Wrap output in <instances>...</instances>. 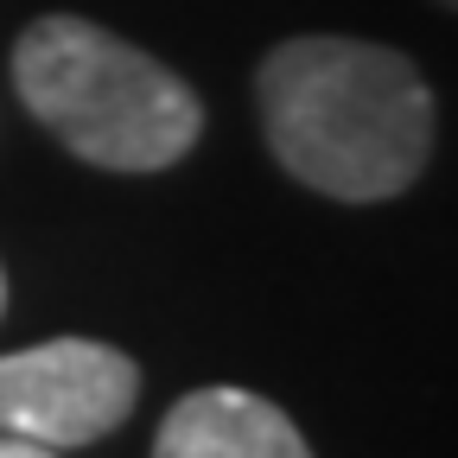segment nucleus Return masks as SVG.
<instances>
[{"label": "nucleus", "instance_id": "1", "mask_svg": "<svg viewBox=\"0 0 458 458\" xmlns=\"http://www.w3.org/2000/svg\"><path fill=\"white\" fill-rule=\"evenodd\" d=\"M255 108L267 153L337 204L401 198L433 159V89L394 45L286 38L255 71Z\"/></svg>", "mask_w": 458, "mask_h": 458}, {"label": "nucleus", "instance_id": "2", "mask_svg": "<svg viewBox=\"0 0 458 458\" xmlns=\"http://www.w3.org/2000/svg\"><path fill=\"white\" fill-rule=\"evenodd\" d=\"M13 89L77 159L102 172H165L204 134L198 89L83 13H45L20 32Z\"/></svg>", "mask_w": 458, "mask_h": 458}, {"label": "nucleus", "instance_id": "3", "mask_svg": "<svg viewBox=\"0 0 458 458\" xmlns=\"http://www.w3.org/2000/svg\"><path fill=\"white\" fill-rule=\"evenodd\" d=\"M140 363L102 337H45L0 357V433L77 452L134 414Z\"/></svg>", "mask_w": 458, "mask_h": 458}, {"label": "nucleus", "instance_id": "4", "mask_svg": "<svg viewBox=\"0 0 458 458\" xmlns=\"http://www.w3.org/2000/svg\"><path fill=\"white\" fill-rule=\"evenodd\" d=\"M153 458H312V445L267 394L216 382L172 401Z\"/></svg>", "mask_w": 458, "mask_h": 458}, {"label": "nucleus", "instance_id": "5", "mask_svg": "<svg viewBox=\"0 0 458 458\" xmlns=\"http://www.w3.org/2000/svg\"><path fill=\"white\" fill-rule=\"evenodd\" d=\"M0 458H64V452H51L38 439H20V433H0Z\"/></svg>", "mask_w": 458, "mask_h": 458}, {"label": "nucleus", "instance_id": "6", "mask_svg": "<svg viewBox=\"0 0 458 458\" xmlns=\"http://www.w3.org/2000/svg\"><path fill=\"white\" fill-rule=\"evenodd\" d=\"M0 312H7V267H0Z\"/></svg>", "mask_w": 458, "mask_h": 458}, {"label": "nucleus", "instance_id": "7", "mask_svg": "<svg viewBox=\"0 0 458 458\" xmlns=\"http://www.w3.org/2000/svg\"><path fill=\"white\" fill-rule=\"evenodd\" d=\"M439 7H452V13H458V0H439Z\"/></svg>", "mask_w": 458, "mask_h": 458}]
</instances>
